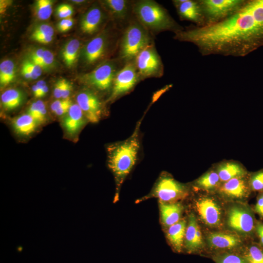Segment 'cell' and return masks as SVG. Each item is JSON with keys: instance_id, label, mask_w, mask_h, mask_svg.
<instances>
[{"instance_id": "1", "label": "cell", "mask_w": 263, "mask_h": 263, "mask_svg": "<svg viewBox=\"0 0 263 263\" xmlns=\"http://www.w3.org/2000/svg\"><path fill=\"white\" fill-rule=\"evenodd\" d=\"M173 38L193 44L202 56H245L263 46V0H246L226 19L203 27H187Z\"/></svg>"}, {"instance_id": "2", "label": "cell", "mask_w": 263, "mask_h": 263, "mask_svg": "<svg viewBox=\"0 0 263 263\" xmlns=\"http://www.w3.org/2000/svg\"><path fill=\"white\" fill-rule=\"evenodd\" d=\"M144 116L137 123L132 133L123 141L107 147L108 166L116 185L115 201L118 198L121 187L135 165L140 148V126Z\"/></svg>"}, {"instance_id": "3", "label": "cell", "mask_w": 263, "mask_h": 263, "mask_svg": "<svg viewBox=\"0 0 263 263\" xmlns=\"http://www.w3.org/2000/svg\"><path fill=\"white\" fill-rule=\"evenodd\" d=\"M132 10L134 18L152 35L164 31L175 34L184 28L155 0H133Z\"/></svg>"}, {"instance_id": "4", "label": "cell", "mask_w": 263, "mask_h": 263, "mask_svg": "<svg viewBox=\"0 0 263 263\" xmlns=\"http://www.w3.org/2000/svg\"><path fill=\"white\" fill-rule=\"evenodd\" d=\"M152 42V35L133 17L119 39L118 58L124 64L134 61L140 52Z\"/></svg>"}, {"instance_id": "5", "label": "cell", "mask_w": 263, "mask_h": 263, "mask_svg": "<svg viewBox=\"0 0 263 263\" xmlns=\"http://www.w3.org/2000/svg\"><path fill=\"white\" fill-rule=\"evenodd\" d=\"M117 58L108 60L83 76V80L95 90L111 93L115 77L124 66Z\"/></svg>"}, {"instance_id": "6", "label": "cell", "mask_w": 263, "mask_h": 263, "mask_svg": "<svg viewBox=\"0 0 263 263\" xmlns=\"http://www.w3.org/2000/svg\"><path fill=\"white\" fill-rule=\"evenodd\" d=\"M189 189L187 185L177 181L167 173H162L145 198L154 197L160 202L174 203L187 196Z\"/></svg>"}, {"instance_id": "7", "label": "cell", "mask_w": 263, "mask_h": 263, "mask_svg": "<svg viewBox=\"0 0 263 263\" xmlns=\"http://www.w3.org/2000/svg\"><path fill=\"white\" fill-rule=\"evenodd\" d=\"M207 26L222 21L237 12L246 0H198Z\"/></svg>"}, {"instance_id": "8", "label": "cell", "mask_w": 263, "mask_h": 263, "mask_svg": "<svg viewBox=\"0 0 263 263\" xmlns=\"http://www.w3.org/2000/svg\"><path fill=\"white\" fill-rule=\"evenodd\" d=\"M134 63L141 80L159 78L163 75L164 65L154 42L140 52L134 60Z\"/></svg>"}, {"instance_id": "9", "label": "cell", "mask_w": 263, "mask_h": 263, "mask_svg": "<svg viewBox=\"0 0 263 263\" xmlns=\"http://www.w3.org/2000/svg\"><path fill=\"white\" fill-rule=\"evenodd\" d=\"M140 81L134 61L125 64L115 77L107 101L113 102L128 94Z\"/></svg>"}, {"instance_id": "10", "label": "cell", "mask_w": 263, "mask_h": 263, "mask_svg": "<svg viewBox=\"0 0 263 263\" xmlns=\"http://www.w3.org/2000/svg\"><path fill=\"white\" fill-rule=\"evenodd\" d=\"M227 225L234 232L250 236L255 232L256 223L252 210L244 206L231 207L227 214Z\"/></svg>"}, {"instance_id": "11", "label": "cell", "mask_w": 263, "mask_h": 263, "mask_svg": "<svg viewBox=\"0 0 263 263\" xmlns=\"http://www.w3.org/2000/svg\"><path fill=\"white\" fill-rule=\"evenodd\" d=\"M76 100L88 121L96 123L102 118L104 107L95 91L90 89L83 90L77 94Z\"/></svg>"}, {"instance_id": "12", "label": "cell", "mask_w": 263, "mask_h": 263, "mask_svg": "<svg viewBox=\"0 0 263 263\" xmlns=\"http://www.w3.org/2000/svg\"><path fill=\"white\" fill-rule=\"evenodd\" d=\"M195 207L200 218L207 225L217 227L221 224V208L214 198L207 196L199 198Z\"/></svg>"}, {"instance_id": "13", "label": "cell", "mask_w": 263, "mask_h": 263, "mask_svg": "<svg viewBox=\"0 0 263 263\" xmlns=\"http://www.w3.org/2000/svg\"><path fill=\"white\" fill-rule=\"evenodd\" d=\"M109 46L107 33L102 32L88 41L83 48L82 57L87 65H92L105 56Z\"/></svg>"}, {"instance_id": "14", "label": "cell", "mask_w": 263, "mask_h": 263, "mask_svg": "<svg viewBox=\"0 0 263 263\" xmlns=\"http://www.w3.org/2000/svg\"><path fill=\"white\" fill-rule=\"evenodd\" d=\"M172 2L180 20L190 21L198 27L205 25L204 16L198 0H173Z\"/></svg>"}, {"instance_id": "15", "label": "cell", "mask_w": 263, "mask_h": 263, "mask_svg": "<svg viewBox=\"0 0 263 263\" xmlns=\"http://www.w3.org/2000/svg\"><path fill=\"white\" fill-rule=\"evenodd\" d=\"M224 198L229 200H240L246 198L251 191L248 175L230 179L222 183L216 190Z\"/></svg>"}, {"instance_id": "16", "label": "cell", "mask_w": 263, "mask_h": 263, "mask_svg": "<svg viewBox=\"0 0 263 263\" xmlns=\"http://www.w3.org/2000/svg\"><path fill=\"white\" fill-rule=\"evenodd\" d=\"M102 4L109 13L112 19L121 25L125 26L133 18L132 0H105Z\"/></svg>"}, {"instance_id": "17", "label": "cell", "mask_w": 263, "mask_h": 263, "mask_svg": "<svg viewBox=\"0 0 263 263\" xmlns=\"http://www.w3.org/2000/svg\"><path fill=\"white\" fill-rule=\"evenodd\" d=\"M209 247L214 250L226 252L239 247L242 241L237 234L230 232H214L207 237Z\"/></svg>"}, {"instance_id": "18", "label": "cell", "mask_w": 263, "mask_h": 263, "mask_svg": "<svg viewBox=\"0 0 263 263\" xmlns=\"http://www.w3.org/2000/svg\"><path fill=\"white\" fill-rule=\"evenodd\" d=\"M204 242L195 216L191 213L188 218L184 245L188 253L201 251Z\"/></svg>"}, {"instance_id": "19", "label": "cell", "mask_w": 263, "mask_h": 263, "mask_svg": "<svg viewBox=\"0 0 263 263\" xmlns=\"http://www.w3.org/2000/svg\"><path fill=\"white\" fill-rule=\"evenodd\" d=\"M104 19L105 14L101 8L97 5H93L82 17L80 29L85 34L93 35L100 29Z\"/></svg>"}, {"instance_id": "20", "label": "cell", "mask_w": 263, "mask_h": 263, "mask_svg": "<svg viewBox=\"0 0 263 263\" xmlns=\"http://www.w3.org/2000/svg\"><path fill=\"white\" fill-rule=\"evenodd\" d=\"M214 168L221 184L233 178L247 176L248 174L245 167L239 162L234 160L221 161L217 163Z\"/></svg>"}, {"instance_id": "21", "label": "cell", "mask_w": 263, "mask_h": 263, "mask_svg": "<svg viewBox=\"0 0 263 263\" xmlns=\"http://www.w3.org/2000/svg\"><path fill=\"white\" fill-rule=\"evenodd\" d=\"M87 120L81 108L77 103L73 104L63 120V126L71 134L77 132Z\"/></svg>"}, {"instance_id": "22", "label": "cell", "mask_w": 263, "mask_h": 263, "mask_svg": "<svg viewBox=\"0 0 263 263\" xmlns=\"http://www.w3.org/2000/svg\"><path fill=\"white\" fill-rule=\"evenodd\" d=\"M159 209L163 225L169 227L180 220L184 208L183 205L179 203L160 202Z\"/></svg>"}, {"instance_id": "23", "label": "cell", "mask_w": 263, "mask_h": 263, "mask_svg": "<svg viewBox=\"0 0 263 263\" xmlns=\"http://www.w3.org/2000/svg\"><path fill=\"white\" fill-rule=\"evenodd\" d=\"M187 225V221L181 219L168 227L167 232V239L173 248L177 252H180L184 245Z\"/></svg>"}, {"instance_id": "24", "label": "cell", "mask_w": 263, "mask_h": 263, "mask_svg": "<svg viewBox=\"0 0 263 263\" xmlns=\"http://www.w3.org/2000/svg\"><path fill=\"white\" fill-rule=\"evenodd\" d=\"M24 99V93L17 89L6 90L0 96L1 105L6 111H12L19 107L23 103Z\"/></svg>"}, {"instance_id": "25", "label": "cell", "mask_w": 263, "mask_h": 263, "mask_svg": "<svg viewBox=\"0 0 263 263\" xmlns=\"http://www.w3.org/2000/svg\"><path fill=\"white\" fill-rule=\"evenodd\" d=\"M15 132L21 135H28L33 133L39 125L29 114L25 113L16 117L12 122Z\"/></svg>"}, {"instance_id": "26", "label": "cell", "mask_w": 263, "mask_h": 263, "mask_svg": "<svg viewBox=\"0 0 263 263\" xmlns=\"http://www.w3.org/2000/svg\"><path fill=\"white\" fill-rule=\"evenodd\" d=\"M221 184L219 176L214 169H211L195 181V188L207 191L216 190Z\"/></svg>"}, {"instance_id": "27", "label": "cell", "mask_w": 263, "mask_h": 263, "mask_svg": "<svg viewBox=\"0 0 263 263\" xmlns=\"http://www.w3.org/2000/svg\"><path fill=\"white\" fill-rule=\"evenodd\" d=\"M80 42L77 39H72L66 42L61 51V56L67 66L71 67L77 58Z\"/></svg>"}, {"instance_id": "28", "label": "cell", "mask_w": 263, "mask_h": 263, "mask_svg": "<svg viewBox=\"0 0 263 263\" xmlns=\"http://www.w3.org/2000/svg\"><path fill=\"white\" fill-rule=\"evenodd\" d=\"M16 66L10 59H6L0 64V84L4 87L14 80L16 77Z\"/></svg>"}, {"instance_id": "29", "label": "cell", "mask_w": 263, "mask_h": 263, "mask_svg": "<svg viewBox=\"0 0 263 263\" xmlns=\"http://www.w3.org/2000/svg\"><path fill=\"white\" fill-rule=\"evenodd\" d=\"M242 255L246 263H263V247L252 243L244 247Z\"/></svg>"}, {"instance_id": "30", "label": "cell", "mask_w": 263, "mask_h": 263, "mask_svg": "<svg viewBox=\"0 0 263 263\" xmlns=\"http://www.w3.org/2000/svg\"><path fill=\"white\" fill-rule=\"evenodd\" d=\"M27 113L31 115L38 124L44 122L47 116L45 103L39 100L33 102L29 106Z\"/></svg>"}, {"instance_id": "31", "label": "cell", "mask_w": 263, "mask_h": 263, "mask_svg": "<svg viewBox=\"0 0 263 263\" xmlns=\"http://www.w3.org/2000/svg\"><path fill=\"white\" fill-rule=\"evenodd\" d=\"M72 89V84L64 78L58 79L55 84L53 94L58 99L68 98Z\"/></svg>"}, {"instance_id": "32", "label": "cell", "mask_w": 263, "mask_h": 263, "mask_svg": "<svg viewBox=\"0 0 263 263\" xmlns=\"http://www.w3.org/2000/svg\"><path fill=\"white\" fill-rule=\"evenodd\" d=\"M53 1L50 0H38L35 5V10L38 18L41 20L50 18L52 13Z\"/></svg>"}, {"instance_id": "33", "label": "cell", "mask_w": 263, "mask_h": 263, "mask_svg": "<svg viewBox=\"0 0 263 263\" xmlns=\"http://www.w3.org/2000/svg\"><path fill=\"white\" fill-rule=\"evenodd\" d=\"M213 257L216 263H246L242 254L228 251L217 254Z\"/></svg>"}, {"instance_id": "34", "label": "cell", "mask_w": 263, "mask_h": 263, "mask_svg": "<svg viewBox=\"0 0 263 263\" xmlns=\"http://www.w3.org/2000/svg\"><path fill=\"white\" fill-rule=\"evenodd\" d=\"M248 181L251 191H263V169L248 174Z\"/></svg>"}, {"instance_id": "35", "label": "cell", "mask_w": 263, "mask_h": 263, "mask_svg": "<svg viewBox=\"0 0 263 263\" xmlns=\"http://www.w3.org/2000/svg\"><path fill=\"white\" fill-rule=\"evenodd\" d=\"M54 35V28L50 25L47 23H42L35 27L31 37L41 35L53 37Z\"/></svg>"}, {"instance_id": "36", "label": "cell", "mask_w": 263, "mask_h": 263, "mask_svg": "<svg viewBox=\"0 0 263 263\" xmlns=\"http://www.w3.org/2000/svg\"><path fill=\"white\" fill-rule=\"evenodd\" d=\"M22 66L26 68L30 72L37 78L39 77L42 74V69L38 65L26 58L22 62Z\"/></svg>"}, {"instance_id": "37", "label": "cell", "mask_w": 263, "mask_h": 263, "mask_svg": "<svg viewBox=\"0 0 263 263\" xmlns=\"http://www.w3.org/2000/svg\"><path fill=\"white\" fill-rule=\"evenodd\" d=\"M56 12L59 18L64 19L71 18L73 13V9L69 4H61L57 7Z\"/></svg>"}, {"instance_id": "38", "label": "cell", "mask_w": 263, "mask_h": 263, "mask_svg": "<svg viewBox=\"0 0 263 263\" xmlns=\"http://www.w3.org/2000/svg\"><path fill=\"white\" fill-rule=\"evenodd\" d=\"M55 63L53 53L50 51L45 49L42 56L41 68L42 70H49L51 69Z\"/></svg>"}, {"instance_id": "39", "label": "cell", "mask_w": 263, "mask_h": 263, "mask_svg": "<svg viewBox=\"0 0 263 263\" xmlns=\"http://www.w3.org/2000/svg\"><path fill=\"white\" fill-rule=\"evenodd\" d=\"M45 49L43 48L36 49L29 53L27 58L41 67L42 56Z\"/></svg>"}, {"instance_id": "40", "label": "cell", "mask_w": 263, "mask_h": 263, "mask_svg": "<svg viewBox=\"0 0 263 263\" xmlns=\"http://www.w3.org/2000/svg\"><path fill=\"white\" fill-rule=\"evenodd\" d=\"M73 24L74 20L71 18L62 19L57 24V29L61 32H65L72 27Z\"/></svg>"}, {"instance_id": "41", "label": "cell", "mask_w": 263, "mask_h": 263, "mask_svg": "<svg viewBox=\"0 0 263 263\" xmlns=\"http://www.w3.org/2000/svg\"><path fill=\"white\" fill-rule=\"evenodd\" d=\"M255 212L262 218H263V191L260 192L255 206Z\"/></svg>"}, {"instance_id": "42", "label": "cell", "mask_w": 263, "mask_h": 263, "mask_svg": "<svg viewBox=\"0 0 263 263\" xmlns=\"http://www.w3.org/2000/svg\"><path fill=\"white\" fill-rule=\"evenodd\" d=\"M71 100L69 98L58 99L53 102L51 105V110L54 113L56 110L59 109L64 105L66 104Z\"/></svg>"}, {"instance_id": "43", "label": "cell", "mask_w": 263, "mask_h": 263, "mask_svg": "<svg viewBox=\"0 0 263 263\" xmlns=\"http://www.w3.org/2000/svg\"><path fill=\"white\" fill-rule=\"evenodd\" d=\"M255 232L257 233L260 240V244L263 247V223H256Z\"/></svg>"}, {"instance_id": "44", "label": "cell", "mask_w": 263, "mask_h": 263, "mask_svg": "<svg viewBox=\"0 0 263 263\" xmlns=\"http://www.w3.org/2000/svg\"><path fill=\"white\" fill-rule=\"evenodd\" d=\"M31 37L34 40L43 44L49 43L51 42L53 39V37H52L41 35L32 36Z\"/></svg>"}, {"instance_id": "45", "label": "cell", "mask_w": 263, "mask_h": 263, "mask_svg": "<svg viewBox=\"0 0 263 263\" xmlns=\"http://www.w3.org/2000/svg\"><path fill=\"white\" fill-rule=\"evenodd\" d=\"M21 74L22 75L27 79H35L37 78L26 68L21 66Z\"/></svg>"}, {"instance_id": "46", "label": "cell", "mask_w": 263, "mask_h": 263, "mask_svg": "<svg viewBox=\"0 0 263 263\" xmlns=\"http://www.w3.org/2000/svg\"><path fill=\"white\" fill-rule=\"evenodd\" d=\"M36 85L37 87L38 92L37 98H41L43 89L44 86L46 85V83L44 80H41L38 81L36 83Z\"/></svg>"}, {"instance_id": "47", "label": "cell", "mask_w": 263, "mask_h": 263, "mask_svg": "<svg viewBox=\"0 0 263 263\" xmlns=\"http://www.w3.org/2000/svg\"><path fill=\"white\" fill-rule=\"evenodd\" d=\"M73 1L76 2L77 3H82L85 2V0H73Z\"/></svg>"}]
</instances>
